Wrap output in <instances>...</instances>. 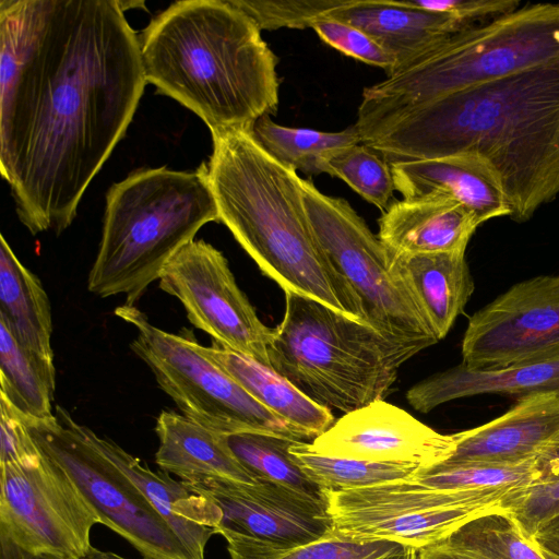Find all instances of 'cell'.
<instances>
[{
	"instance_id": "cell-1",
	"label": "cell",
	"mask_w": 559,
	"mask_h": 559,
	"mask_svg": "<svg viewBox=\"0 0 559 559\" xmlns=\"http://www.w3.org/2000/svg\"><path fill=\"white\" fill-rule=\"evenodd\" d=\"M0 169L32 235L73 222L147 83L118 0L0 1Z\"/></svg>"
},
{
	"instance_id": "cell-2",
	"label": "cell",
	"mask_w": 559,
	"mask_h": 559,
	"mask_svg": "<svg viewBox=\"0 0 559 559\" xmlns=\"http://www.w3.org/2000/svg\"><path fill=\"white\" fill-rule=\"evenodd\" d=\"M361 143L389 164L474 153L497 173L510 217L559 194V67H543L414 107L357 118Z\"/></svg>"
},
{
	"instance_id": "cell-3",
	"label": "cell",
	"mask_w": 559,
	"mask_h": 559,
	"mask_svg": "<svg viewBox=\"0 0 559 559\" xmlns=\"http://www.w3.org/2000/svg\"><path fill=\"white\" fill-rule=\"evenodd\" d=\"M231 0H183L139 36L146 82L193 111L212 134L252 131L278 107L276 55Z\"/></svg>"
},
{
	"instance_id": "cell-4",
	"label": "cell",
	"mask_w": 559,
	"mask_h": 559,
	"mask_svg": "<svg viewBox=\"0 0 559 559\" xmlns=\"http://www.w3.org/2000/svg\"><path fill=\"white\" fill-rule=\"evenodd\" d=\"M212 138L207 170L219 222L262 273L284 292L367 323L360 298L313 231L297 171L270 155L252 131Z\"/></svg>"
},
{
	"instance_id": "cell-5",
	"label": "cell",
	"mask_w": 559,
	"mask_h": 559,
	"mask_svg": "<svg viewBox=\"0 0 559 559\" xmlns=\"http://www.w3.org/2000/svg\"><path fill=\"white\" fill-rule=\"evenodd\" d=\"M219 222L207 164L195 171L140 170L111 186L102 239L87 278L99 297L134 306L167 262L199 229Z\"/></svg>"
},
{
	"instance_id": "cell-6",
	"label": "cell",
	"mask_w": 559,
	"mask_h": 559,
	"mask_svg": "<svg viewBox=\"0 0 559 559\" xmlns=\"http://www.w3.org/2000/svg\"><path fill=\"white\" fill-rule=\"evenodd\" d=\"M284 293L285 312L273 329L269 367L324 408L347 414L383 401L400 367L424 349L386 338L314 299Z\"/></svg>"
},
{
	"instance_id": "cell-7",
	"label": "cell",
	"mask_w": 559,
	"mask_h": 559,
	"mask_svg": "<svg viewBox=\"0 0 559 559\" xmlns=\"http://www.w3.org/2000/svg\"><path fill=\"white\" fill-rule=\"evenodd\" d=\"M543 67H559V3H530L449 35L365 87L357 117L414 107Z\"/></svg>"
},
{
	"instance_id": "cell-8",
	"label": "cell",
	"mask_w": 559,
	"mask_h": 559,
	"mask_svg": "<svg viewBox=\"0 0 559 559\" xmlns=\"http://www.w3.org/2000/svg\"><path fill=\"white\" fill-rule=\"evenodd\" d=\"M313 231L336 270L361 300L367 323L386 338L421 346L438 338L419 301L397 270L393 254L347 200L301 179Z\"/></svg>"
},
{
	"instance_id": "cell-9",
	"label": "cell",
	"mask_w": 559,
	"mask_h": 559,
	"mask_svg": "<svg viewBox=\"0 0 559 559\" xmlns=\"http://www.w3.org/2000/svg\"><path fill=\"white\" fill-rule=\"evenodd\" d=\"M115 314L135 329L130 348L183 416L226 436L260 432L310 442L205 356L193 338L153 325L135 306H119Z\"/></svg>"
},
{
	"instance_id": "cell-10",
	"label": "cell",
	"mask_w": 559,
	"mask_h": 559,
	"mask_svg": "<svg viewBox=\"0 0 559 559\" xmlns=\"http://www.w3.org/2000/svg\"><path fill=\"white\" fill-rule=\"evenodd\" d=\"M513 489H444L412 476L323 493L334 533L419 549L444 539L472 519L501 508V501Z\"/></svg>"
},
{
	"instance_id": "cell-11",
	"label": "cell",
	"mask_w": 559,
	"mask_h": 559,
	"mask_svg": "<svg viewBox=\"0 0 559 559\" xmlns=\"http://www.w3.org/2000/svg\"><path fill=\"white\" fill-rule=\"evenodd\" d=\"M22 414V413H21ZM40 451L72 478L100 524L129 542L144 559H193L139 487L88 439L67 409L36 419L22 414Z\"/></svg>"
},
{
	"instance_id": "cell-12",
	"label": "cell",
	"mask_w": 559,
	"mask_h": 559,
	"mask_svg": "<svg viewBox=\"0 0 559 559\" xmlns=\"http://www.w3.org/2000/svg\"><path fill=\"white\" fill-rule=\"evenodd\" d=\"M0 559H80L100 519L52 459L0 464Z\"/></svg>"
},
{
	"instance_id": "cell-13",
	"label": "cell",
	"mask_w": 559,
	"mask_h": 559,
	"mask_svg": "<svg viewBox=\"0 0 559 559\" xmlns=\"http://www.w3.org/2000/svg\"><path fill=\"white\" fill-rule=\"evenodd\" d=\"M158 282L163 292L181 302L194 328L269 367L273 329L259 319L218 249L202 239L191 240L167 262Z\"/></svg>"
},
{
	"instance_id": "cell-14",
	"label": "cell",
	"mask_w": 559,
	"mask_h": 559,
	"mask_svg": "<svg viewBox=\"0 0 559 559\" xmlns=\"http://www.w3.org/2000/svg\"><path fill=\"white\" fill-rule=\"evenodd\" d=\"M462 357L473 370L559 357V275L520 282L475 312Z\"/></svg>"
},
{
	"instance_id": "cell-15",
	"label": "cell",
	"mask_w": 559,
	"mask_h": 559,
	"mask_svg": "<svg viewBox=\"0 0 559 559\" xmlns=\"http://www.w3.org/2000/svg\"><path fill=\"white\" fill-rule=\"evenodd\" d=\"M186 485L215 507V534L227 531L278 547H295L332 532L326 499L266 480L246 484L212 479Z\"/></svg>"
},
{
	"instance_id": "cell-16",
	"label": "cell",
	"mask_w": 559,
	"mask_h": 559,
	"mask_svg": "<svg viewBox=\"0 0 559 559\" xmlns=\"http://www.w3.org/2000/svg\"><path fill=\"white\" fill-rule=\"evenodd\" d=\"M310 444L325 455L423 468L445 461L454 441L402 408L377 401L345 414Z\"/></svg>"
},
{
	"instance_id": "cell-17",
	"label": "cell",
	"mask_w": 559,
	"mask_h": 559,
	"mask_svg": "<svg viewBox=\"0 0 559 559\" xmlns=\"http://www.w3.org/2000/svg\"><path fill=\"white\" fill-rule=\"evenodd\" d=\"M559 435V394L518 399L503 415L453 436L449 464L518 465L533 460Z\"/></svg>"
},
{
	"instance_id": "cell-18",
	"label": "cell",
	"mask_w": 559,
	"mask_h": 559,
	"mask_svg": "<svg viewBox=\"0 0 559 559\" xmlns=\"http://www.w3.org/2000/svg\"><path fill=\"white\" fill-rule=\"evenodd\" d=\"M403 199L449 198L464 205L479 224L510 216L502 183L490 164L474 153L390 164Z\"/></svg>"
},
{
	"instance_id": "cell-19",
	"label": "cell",
	"mask_w": 559,
	"mask_h": 559,
	"mask_svg": "<svg viewBox=\"0 0 559 559\" xmlns=\"http://www.w3.org/2000/svg\"><path fill=\"white\" fill-rule=\"evenodd\" d=\"M322 16L368 34L396 59V70L464 28L451 14L419 9L408 0H335Z\"/></svg>"
},
{
	"instance_id": "cell-20",
	"label": "cell",
	"mask_w": 559,
	"mask_h": 559,
	"mask_svg": "<svg viewBox=\"0 0 559 559\" xmlns=\"http://www.w3.org/2000/svg\"><path fill=\"white\" fill-rule=\"evenodd\" d=\"M93 444L117 465L145 495L181 540L193 559H204L206 544L215 534L218 514L210 500L166 472L141 464L115 441L84 426Z\"/></svg>"
},
{
	"instance_id": "cell-21",
	"label": "cell",
	"mask_w": 559,
	"mask_h": 559,
	"mask_svg": "<svg viewBox=\"0 0 559 559\" xmlns=\"http://www.w3.org/2000/svg\"><path fill=\"white\" fill-rule=\"evenodd\" d=\"M479 225L452 199H403L382 213L378 237L393 254L465 252Z\"/></svg>"
},
{
	"instance_id": "cell-22",
	"label": "cell",
	"mask_w": 559,
	"mask_h": 559,
	"mask_svg": "<svg viewBox=\"0 0 559 559\" xmlns=\"http://www.w3.org/2000/svg\"><path fill=\"white\" fill-rule=\"evenodd\" d=\"M155 431L159 441L156 464L185 483L212 479L246 484L260 481L235 456L226 435L171 411L160 412Z\"/></svg>"
},
{
	"instance_id": "cell-23",
	"label": "cell",
	"mask_w": 559,
	"mask_h": 559,
	"mask_svg": "<svg viewBox=\"0 0 559 559\" xmlns=\"http://www.w3.org/2000/svg\"><path fill=\"white\" fill-rule=\"evenodd\" d=\"M559 394V357L514 365L501 369L473 370L462 362L418 382L406 393L407 402L418 412L478 394L515 395Z\"/></svg>"
},
{
	"instance_id": "cell-24",
	"label": "cell",
	"mask_w": 559,
	"mask_h": 559,
	"mask_svg": "<svg viewBox=\"0 0 559 559\" xmlns=\"http://www.w3.org/2000/svg\"><path fill=\"white\" fill-rule=\"evenodd\" d=\"M201 349L258 402L300 430L310 442L334 424L331 409L312 402L270 367L215 342L212 346L201 345Z\"/></svg>"
},
{
	"instance_id": "cell-25",
	"label": "cell",
	"mask_w": 559,
	"mask_h": 559,
	"mask_svg": "<svg viewBox=\"0 0 559 559\" xmlns=\"http://www.w3.org/2000/svg\"><path fill=\"white\" fill-rule=\"evenodd\" d=\"M393 259L438 341L442 340L474 292L465 252L393 254Z\"/></svg>"
},
{
	"instance_id": "cell-26",
	"label": "cell",
	"mask_w": 559,
	"mask_h": 559,
	"mask_svg": "<svg viewBox=\"0 0 559 559\" xmlns=\"http://www.w3.org/2000/svg\"><path fill=\"white\" fill-rule=\"evenodd\" d=\"M0 321L31 353L53 362L52 317L48 296L38 280L0 237Z\"/></svg>"
},
{
	"instance_id": "cell-27",
	"label": "cell",
	"mask_w": 559,
	"mask_h": 559,
	"mask_svg": "<svg viewBox=\"0 0 559 559\" xmlns=\"http://www.w3.org/2000/svg\"><path fill=\"white\" fill-rule=\"evenodd\" d=\"M56 371L51 361L25 349L0 321V395L23 415L53 417Z\"/></svg>"
},
{
	"instance_id": "cell-28",
	"label": "cell",
	"mask_w": 559,
	"mask_h": 559,
	"mask_svg": "<svg viewBox=\"0 0 559 559\" xmlns=\"http://www.w3.org/2000/svg\"><path fill=\"white\" fill-rule=\"evenodd\" d=\"M230 559H407L413 547L389 540H357L333 531L312 543L278 547L240 534L222 531Z\"/></svg>"
},
{
	"instance_id": "cell-29",
	"label": "cell",
	"mask_w": 559,
	"mask_h": 559,
	"mask_svg": "<svg viewBox=\"0 0 559 559\" xmlns=\"http://www.w3.org/2000/svg\"><path fill=\"white\" fill-rule=\"evenodd\" d=\"M252 133L264 150L283 165L306 175H319L321 163L331 152L361 142L355 126L338 132L286 127L269 115L261 117Z\"/></svg>"
},
{
	"instance_id": "cell-30",
	"label": "cell",
	"mask_w": 559,
	"mask_h": 559,
	"mask_svg": "<svg viewBox=\"0 0 559 559\" xmlns=\"http://www.w3.org/2000/svg\"><path fill=\"white\" fill-rule=\"evenodd\" d=\"M288 452L302 472L324 490H348L412 477L420 467L379 463L316 452L310 442L293 441Z\"/></svg>"
},
{
	"instance_id": "cell-31",
	"label": "cell",
	"mask_w": 559,
	"mask_h": 559,
	"mask_svg": "<svg viewBox=\"0 0 559 559\" xmlns=\"http://www.w3.org/2000/svg\"><path fill=\"white\" fill-rule=\"evenodd\" d=\"M294 440L260 432L227 436V443L259 480L275 483L317 499H325L323 490L296 464L288 449Z\"/></svg>"
},
{
	"instance_id": "cell-32",
	"label": "cell",
	"mask_w": 559,
	"mask_h": 559,
	"mask_svg": "<svg viewBox=\"0 0 559 559\" xmlns=\"http://www.w3.org/2000/svg\"><path fill=\"white\" fill-rule=\"evenodd\" d=\"M444 539L465 559H545L501 508L472 519Z\"/></svg>"
},
{
	"instance_id": "cell-33",
	"label": "cell",
	"mask_w": 559,
	"mask_h": 559,
	"mask_svg": "<svg viewBox=\"0 0 559 559\" xmlns=\"http://www.w3.org/2000/svg\"><path fill=\"white\" fill-rule=\"evenodd\" d=\"M321 173L342 179L382 213L392 204L396 190L391 165L361 142L329 153L321 163Z\"/></svg>"
},
{
	"instance_id": "cell-34",
	"label": "cell",
	"mask_w": 559,
	"mask_h": 559,
	"mask_svg": "<svg viewBox=\"0 0 559 559\" xmlns=\"http://www.w3.org/2000/svg\"><path fill=\"white\" fill-rule=\"evenodd\" d=\"M533 460L518 465L438 463L419 468L413 477L444 489L521 488L534 484Z\"/></svg>"
},
{
	"instance_id": "cell-35",
	"label": "cell",
	"mask_w": 559,
	"mask_h": 559,
	"mask_svg": "<svg viewBox=\"0 0 559 559\" xmlns=\"http://www.w3.org/2000/svg\"><path fill=\"white\" fill-rule=\"evenodd\" d=\"M500 507L523 536L532 540L540 526L559 515V479L515 488Z\"/></svg>"
},
{
	"instance_id": "cell-36",
	"label": "cell",
	"mask_w": 559,
	"mask_h": 559,
	"mask_svg": "<svg viewBox=\"0 0 559 559\" xmlns=\"http://www.w3.org/2000/svg\"><path fill=\"white\" fill-rule=\"evenodd\" d=\"M261 29L310 28L312 22L330 11L335 0H231Z\"/></svg>"
},
{
	"instance_id": "cell-37",
	"label": "cell",
	"mask_w": 559,
	"mask_h": 559,
	"mask_svg": "<svg viewBox=\"0 0 559 559\" xmlns=\"http://www.w3.org/2000/svg\"><path fill=\"white\" fill-rule=\"evenodd\" d=\"M317 35L329 46L361 62L383 69L388 75L397 67L396 59L359 28L331 17L311 23Z\"/></svg>"
},
{
	"instance_id": "cell-38",
	"label": "cell",
	"mask_w": 559,
	"mask_h": 559,
	"mask_svg": "<svg viewBox=\"0 0 559 559\" xmlns=\"http://www.w3.org/2000/svg\"><path fill=\"white\" fill-rule=\"evenodd\" d=\"M0 464L25 465L41 459L43 452L28 432L22 414L0 395Z\"/></svg>"
},
{
	"instance_id": "cell-39",
	"label": "cell",
	"mask_w": 559,
	"mask_h": 559,
	"mask_svg": "<svg viewBox=\"0 0 559 559\" xmlns=\"http://www.w3.org/2000/svg\"><path fill=\"white\" fill-rule=\"evenodd\" d=\"M416 8L448 13L466 28L520 8L519 0H408Z\"/></svg>"
},
{
	"instance_id": "cell-40",
	"label": "cell",
	"mask_w": 559,
	"mask_h": 559,
	"mask_svg": "<svg viewBox=\"0 0 559 559\" xmlns=\"http://www.w3.org/2000/svg\"><path fill=\"white\" fill-rule=\"evenodd\" d=\"M534 484L559 479V435L534 457Z\"/></svg>"
},
{
	"instance_id": "cell-41",
	"label": "cell",
	"mask_w": 559,
	"mask_h": 559,
	"mask_svg": "<svg viewBox=\"0 0 559 559\" xmlns=\"http://www.w3.org/2000/svg\"><path fill=\"white\" fill-rule=\"evenodd\" d=\"M531 542L559 557V515L540 526Z\"/></svg>"
},
{
	"instance_id": "cell-42",
	"label": "cell",
	"mask_w": 559,
	"mask_h": 559,
	"mask_svg": "<svg viewBox=\"0 0 559 559\" xmlns=\"http://www.w3.org/2000/svg\"><path fill=\"white\" fill-rule=\"evenodd\" d=\"M415 559H465L445 539L416 549Z\"/></svg>"
},
{
	"instance_id": "cell-43",
	"label": "cell",
	"mask_w": 559,
	"mask_h": 559,
	"mask_svg": "<svg viewBox=\"0 0 559 559\" xmlns=\"http://www.w3.org/2000/svg\"><path fill=\"white\" fill-rule=\"evenodd\" d=\"M80 559H127L111 551L99 550L92 547L90 551Z\"/></svg>"
},
{
	"instance_id": "cell-44",
	"label": "cell",
	"mask_w": 559,
	"mask_h": 559,
	"mask_svg": "<svg viewBox=\"0 0 559 559\" xmlns=\"http://www.w3.org/2000/svg\"><path fill=\"white\" fill-rule=\"evenodd\" d=\"M538 549H539V551L542 552V555L544 556L545 559H559L558 556H556V555H554V554H551V552H549L547 550H544V549H540V548H538Z\"/></svg>"
},
{
	"instance_id": "cell-45",
	"label": "cell",
	"mask_w": 559,
	"mask_h": 559,
	"mask_svg": "<svg viewBox=\"0 0 559 559\" xmlns=\"http://www.w3.org/2000/svg\"><path fill=\"white\" fill-rule=\"evenodd\" d=\"M415 552H416V549H414L412 551V554L409 555V557L407 559H415Z\"/></svg>"
}]
</instances>
